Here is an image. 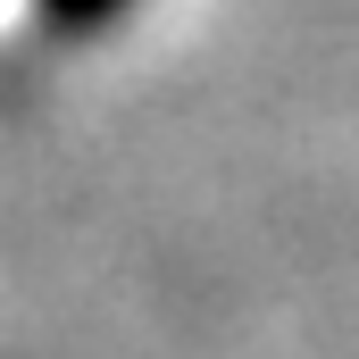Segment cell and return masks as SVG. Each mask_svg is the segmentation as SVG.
Returning a JSON list of instances; mask_svg holds the SVG:
<instances>
[{"label": "cell", "mask_w": 359, "mask_h": 359, "mask_svg": "<svg viewBox=\"0 0 359 359\" xmlns=\"http://www.w3.org/2000/svg\"><path fill=\"white\" fill-rule=\"evenodd\" d=\"M126 8H142V0H34V17H42L50 34H76V42H84V34H109Z\"/></svg>", "instance_id": "6da1fadb"}]
</instances>
